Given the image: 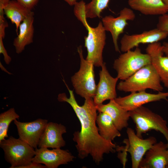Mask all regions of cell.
<instances>
[{
	"label": "cell",
	"instance_id": "7402d4cb",
	"mask_svg": "<svg viewBox=\"0 0 168 168\" xmlns=\"http://www.w3.org/2000/svg\"><path fill=\"white\" fill-rule=\"evenodd\" d=\"M31 11L19 3L16 0H10L4 9V14L12 23L16 26V31L18 30L20 24L26 19Z\"/></svg>",
	"mask_w": 168,
	"mask_h": 168
},
{
	"label": "cell",
	"instance_id": "e575fe53",
	"mask_svg": "<svg viewBox=\"0 0 168 168\" xmlns=\"http://www.w3.org/2000/svg\"></svg>",
	"mask_w": 168,
	"mask_h": 168
},
{
	"label": "cell",
	"instance_id": "ba28073f",
	"mask_svg": "<svg viewBox=\"0 0 168 168\" xmlns=\"http://www.w3.org/2000/svg\"><path fill=\"white\" fill-rule=\"evenodd\" d=\"M126 132L128 138L123 142L127 145L125 150L131 155L132 168H138L146 153L157 142L156 139L153 137H150L146 139L140 138L130 128H127Z\"/></svg>",
	"mask_w": 168,
	"mask_h": 168
},
{
	"label": "cell",
	"instance_id": "484cf974",
	"mask_svg": "<svg viewBox=\"0 0 168 168\" xmlns=\"http://www.w3.org/2000/svg\"><path fill=\"white\" fill-rule=\"evenodd\" d=\"M156 26L158 29L168 33V14L160 16Z\"/></svg>",
	"mask_w": 168,
	"mask_h": 168
},
{
	"label": "cell",
	"instance_id": "cb8c5ba5",
	"mask_svg": "<svg viewBox=\"0 0 168 168\" xmlns=\"http://www.w3.org/2000/svg\"><path fill=\"white\" fill-rule=\"evenodd\" d=\"M110 0H91L86 4L85 12L86 18L100 17L102 11L108 6Z\"/></svg>",
	"mask_w": 168,
	"mask_h": 168
},
{
	"label": "cell",
	"instance_id": "ffe728a7",
	"mask_svg": "<svg viewBox=\"0 0 168 168\" xmlns=\"http://www.w3.org/2000/svg\"><path fill=\"white\" fill-rule=\"evenodd\" d=\"M132 9L147 15H161L168 12V6L162 0H128Z\"/></svg>",
	"mask_w": 168,
	"mask_h": 168
},
{
	"label": "cell",
	"instance_id": "ac0fdd59",
	"mask_svg": "<svg viewBox=\"0 0 168 168\" xmlns=\"http://www.w3.org/2000/svg\"><path fill=\"white\" fill-rule=\"evenodd\" d=\"M97 111L109 115L117 129L119 131L128 126L130 118L129 111L124 109L114 99L110 100L106 104L96 105Z\"/></svg>",
	"mask_w": 168,
	"mask_h": 168
},
{
	"label": "cell",
	"instance_id": "30bf717a",
	"mask_svg": "<svg viewBox=\"0 0 168 168\" xmlns=\"http://www.w3.org/2000/svg\"><path fill=\"white\" fill-rule=\"evenodd\" d=\"M135 16V14L131 9L124 7L120 11L118 16L115 17L109 15L102 19V22L105 30L109 31L111 35L116 51L120 52L118 44L119 35L123 32L128 24V21L134 20Z\"/></svg>",
	"mask_w": 168,
	"mask_h": 168
},
{
	"label": "cell",
	"instance_id": "603a6c76",
	"mask_svg": "<svg viewBox=\"0 0 168 168\" xmlns=\"http://www.w3.org/2000/svg\"><path fill=\"white\" fill-rule=\"evenodd\" d=\"M19 117L13 108L0 114V142L8 137L7 133L10 124Z\"/></svg>",
	"mask_w": 168,
	"mask_h": 168
},
{
	"label": "cell",
	"instance_id": "52a82bcc",
	"mask_svg": "<svg viewBox=\"0 0 168 168\" xmlns=\"http://www.w3.org/2000/svg\"><path fill=\"white\" fill-rule=\"evenodd\" d=\"M84 26L88 31L85 37V46L87 54L86 59L92 62L94 66L101 67L103 64L102 53L105 44V31L102 21L96 27H91L86 23Z\"/></svg>",
	"mask_w": 168,
	"mask_h": 168
},
{
	"label": "cell",
	"instance_id": "4316f807",
	"mask_svg": "<svg viewBox=\"0 0 168 168\" xmlns=\"http://www.w3.org/2000/svg\"><path fill=\"white\" fill-rule=\"evenodd\" d=\"M27 9L31 11L39 0H16Z\"/></svg>",
	"mask_w": 168,
	"mask_h": 168
},
{
	"label": "cell",
	"instance_id": "8fae6325",
	"mask_svg": "<svg viewBox=\"0 0 168 168\" xmlns=\"http://www.w3.org/2000/svg\"><path fill=\"white\" fill-rule=\"evenodd\" d=\"M47 119H38L34 121L22 122L14 121L19 138L35 149L37 148L41 137L48 123Z\"/></svg>",
	"mask_w": 168,
	"mask_h": 168
},
{
	"label": "cell",
	"instance_id": "9a60e30c",
	"mask_svg": "<svg viewBox=\"0 0 168 168\" xmlns=\"http://www.w3.org/2000/svg\"><path fill=\"white\" fill-rule=\"evenodd\" d=\"M139 168H168V142L161 141L154 144L145 154Z\"/></svg>",
	"mask_w": 168,
	"mask_h": 168
},
{
	"label": "cell",
	"instance_id": "5bb4252c",
	"mask_svg": "<svg viewBox=\"0 0 168 168\" xmlns=\"http://www.w3.org/2000/svg\"><path fill=\"white\" fill-rule=\"evenodd\" d=\"M168 91L152 94L144 91L131 92L128 95L116 97L114 100L124 109L130 111L149 102L162 100L168 101Z\"/></svg>",
	"mask_w": 168,
	"mask_h": 168
},
{
	"label": "cell",
	"instance_id": "7c38bea8",
	"mask_svg": "<svg viewBox=\"0 0 168 168\" xmlns=\"http://www.w3.org/2000/svg\"><path fill=\"white\" fill-rule=\"evenodd\" d=\"M101 67V69L99 73V81L93 98L96 105L102 104L106 100L114 99L117 97L116 87L118 78L110 75L105 63L104 62Z\"/></svg>",
	"mask_w": 168,
	"mask_h": 168
},
{
	"label": "cell",
	"instance_id": "8992f818",
	"mask_svg": "<svg viewBox=\"0 0 168 168\" xmlns=\"http://www.w3.org/2000/svg\"><path fill=\"white\" fill-rule=\"evenodd\" d=\"M151 63L149 55L143 54L138 47L133 51L129 50L115 60L113 68L119 79L124 80L143 67Z\"/></svg>",
	"mask_w": 168,
	"mask_h": 168
},
{
	"label": "cell",
	"instance_id": "4dcf8cb0",
	"mask_svg": "<svg viewBox=\"0 0 168 168\" xmlns=\"http://www.w3.org/2000/svg\"><path fill=\"white\" fill-rule=\"evenodd\" d=\"M162 45V51L166 56L168 57V43L164 42Z\"/></svg>",
	"mask_w": 168,
	"mask_h": 168
},
{
	"label": "cell",
	"instance_id": "6da1fadb",
	"mask_svg": "<svg viewBox=\"0 0 168 168\" xmlns=\"http://www.w3.org/2000/svg\"><path fill=\"white\" fill-rule=\"evenodd\" d=\"M64 82L68 91L69 97L68 98L65 93H60L58 100L59 102H67L71 106L81 124V131L74 132L73 138L76 143L78 157L83 159L90 155L94 162L99 164L103 160L105 154L115 152L116 146L99 134L96 125L97 111L93 98L85 99L83 105H79L73 91L69 89L65 81Z\"/></svg>",
	"mask_w": 168,
	"mask_h": 168
},
{
	"label": "cell",
	"instance_id": "f546056e",
	"mask_svg": "<svg viewBox=\"0 0 168 168\" xmlns=\"http://www.w3.org/2000/svg\"><path fill=\"white\" fill-rule=\"evenodd\" d=\"M10 1V0H0V14H5L4 9Z\"/></svg>",
	"mask_w": 168,
	"mask_h": 168
},
{
	"label": "cell",
	"instance_id": "44dd1931",
	"mask_svg": "<svg viewBox=\"0 0 168 168\" xmlns=\"http://www.w3.org/2000/svg\"><path fill=\"white\" fill-rule=\"evenodd\" d=\"M99 113L96 123L100 136L105 139L112 142L116 137H120L119 131L114 125L110 116L106 113Z\"/></svg>",
	"mask_w": 168,
	"mask_h": 168
},
{
	"label": "cell",
	"instance_id": "9c48e42d",
	"mask_svg": "<svg viewBox=\"0 0 168 168\" xmlns=\"http://www.w3.org/2000/svg\"><path fill=\"white\" fill-rule=\"evenodd\" d=\"M35 155L32 162L44 164L47 168H57L61 165L73 161L75 157L68 150L61 148L41 147L35 149Z\"/></svg>",
	"mask_w": 168,
	"mask_h": 168
},
{
	"label": "cell",
	"instance_id": "d4e9b609",
	"mask_svg": "<svg viewBox=\"0 0 168 168\" xmlns=\"http://www.w3.org/2000/svg\"><path fill=\"white\" fill-rule=\"evenodd\" d=\"M86 3L83 0L77 2L74 5V13L77 19L83 24L87 22L85 12Z\"/></svg>",
	"mask_w": 168,
	"mask_h": 168
},
{
	"label": "cell",
	"instance_id": "4fadbf2b",
	"mask_svg": "<svg viewBox=\"0 0 168 168\" xmlns=\"http://www.w3.org/2000/svg\"><path fill=\"white\" fill-rule=\"evenodd\" d=\"M168 36V33L157 28L138 34H125L120 40V50L125 52L134 47H138L140 44L158 42L165 39Z\"/></svg>",
	"mask_w": 168,
	"mask_h": 168
},
{
	"label": "cell",
	"instance_id": "d6986e66",
	"mask_svg": "<svg viewBox=\"0 0 168 168\" xmlns=\"http://www.w3.org/2000/svg\"><path fill=\"white\" fill-rule=\"evenodd\" d=\"M34 19V13L31 11L19 26V33L13 43L16 52L18 54L21 53L26 45L33 42Z\"/></svg>",
	"mask_w": 168,
	"mask_h": 168
},
{
	"label": "cell",
	"instance_id": "d6a6232c",
	"mask_svg": "<svg viewBox=\"0 0 168 168\" xmlns=\"http://www.w3.org/2000/svg\"><path fill=\"white\" fill-rule=\"evenodd\" d=\"M0 67L1 69L5 72H7L9 74H12V73L8 72L6 68L3 66L1 62H0Z\"/></svg>",
	"mask_w": 168,
	"mask_h": 168
},
{
	"label": "cell",
	"instance_id": "836d02e7",
	"mask_svg": "<svg viewBox=\"0 0 168 168\" xmlns=\"http://www.w3.org/2000/svg\"><path fill=\"white\" fill-rule=\"evenodd\" d=\"M164 3L168 6V0H162Z\"/></svg>",
	"mask_w": 168,
	"mask_h": 168
},
{
	"label": "cell",
	"instance_id": "83f0119b",
	"mask_svg": "<svg viewBox=\"0 0 168 168\" xmlns=\"http://www.w3.org/2000/svg\"><path fill=\"white\" fill-rule=\"evenodd\" d=\"M3 38L0 36V53L3 54L4 57V60L7 64H9L12 60L11 57L8 55L7 51L5 49L3 42Z\"/></svg>",
	"mask_w": 168,
	"mask_h": 168
},
{
	"label": "cell",
	"instance_id": "277c9868",
	"mask_svg": "<svg viewBox=\"0 0 168 168\" xmlns=\"http://www.w3.org/2000/svg\"><path fill=\"white\" fill-rule=\"evenodd\" d=\"M77 51L80 60L79 70L71 77L72 85L77 94L85 99L93 98L96 91L93 63L85 59L81 46Z\"/></svg>",
	"mask_w": 168,
	"mask_h": 168
},
{
	"label": "cell",
	"instance_id": "5b68a950",
	"mask_svg": "<svg viewBox=\"0 0 168 168\" xmlns=\"http://www.w3.org/2000/svg\"><path fill=\"white\" fill-rule=\"evenodd\" d=\"M6 161L11 165L10 168H21L31 162L35 155V149L19 138L12 136L0 142Z\"/></svg>",
	"mask_w": 168,
	"mask_h": 168
},
{
	"label": "cell",
	"instance_id": "f1b7e54d",
	"mask_svg": "<svg viewBox=\"0 0 168 168\" xmlns=\"http://www.w3.org/2000/svg\"><path fill=\"white\" fill-rule=\"evenodd\" d=\"M21 168H47V167L44 165L32 162L27 165L22 167Z\"/></svg>",
	"mask_w": 168,
	"mask_h": 168
},
{
	"label": "cell",
	"instance_id": "2e32d148",
	"mask_svg": "<svg viewBox=\"0 0 168 168\" xmlns=\"http://www.w3.org/2000/svg\"><path fill=\"white\" fill-rule=\"evenodd\" d=\"M145 50L161 82L165 87L168 88V57L163 56L162 45L159 42L149 44Z\"/></svg>",
	"mask_w": 168,
	"mask_h": 168
},
{
	"label": "cell",
	"instance_id": "3957f363",
	"mask_svg": "<svg viewBox=\"0 0 168 168\" xmlns=\"http://www.w3.org/2000/svg\"><path fill=\"white\" fill-rule=\"evenodd\" d=\"M130 118L136 125V134L142 138V135L155 130L161 133L168 142V127L166 121L160 115L142 105L129 111Z\"/></svg>",
	"mask_w": 168,
	"mask_h": 168
},
{
	"label": "cell",
	"instance_id": "7a4b0ae2",
	"mask_svg": "<svg viewBox=\"0 0 168 168\" xmlns=\"http://www.w3.org/2000/svg\"><path fill=\"white\" fill-rule=\"evenodd\" d=\"M160 77L152 65H146L127 79L121 81L117 86L118 90L130 93L145 91L149 89L162 91Z\"/></svg>",
	"mask_w": 168,
	"mask_h": 168
},
{
	"label": "cell",
	"instance_id": "1f68e13d",
	"mask_svg": "<svg viewBox=\"0 0 168 168\" xmlns=\"http://www.w3.org/2000/svg\"><path fill=\"white\" fill-rule=\"evenodd\" d=\"M66 2L69 5L72 6L74 5L77 2V0H63Z\"/></svg>",
	"mask_w": 168,
	"mask_h": 168
},
{
	"label": "cell",
	"instance_id": "e0dca14e",
	"mask_svg": "<svg viewBox=\"0 0 168 168\" xmlns=\"http://www.w3.org/2000/svg\"><path fill=\"white\" fill-rule=\"evenodd\" d=\"M67 132L63 125L53 122H48L40 139L39 148H61L66 145L62 137Z\"/></svg>",
	"mask_w": 168,
	"mask_h": 168
}]
</instances>
